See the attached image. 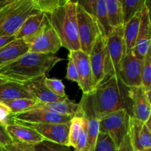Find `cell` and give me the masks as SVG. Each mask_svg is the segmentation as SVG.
<instances>
[{"mask_svg": "<svg viewBox=\"0 0 151 151\" xmlns=\"http://www.w3.org/2000/svg\"><path fill=\"white\" fill-rule=\"evenodd\" d=\"M62 60L55 55L27 52L0 68V77L7 81L22 83L38 77L47 76L49 72Z\"/></svg>", "mask_w": 151, "mask_h": 151, "instance_id": "1", "label": "cell"}, {"mask_svg": "<svg viewBox=\"0 0 151 151\" xmlns=\"http://www.w3.org/2000/svg\"><path fill=\"white\" fill-rule=\"evenodd\" d=\"M93 94L99 119L120 110L127 111L132 115L128 88L117 77L103 79L96 86Z\"/></svg>", "mask_w": 151, "mask_h": 151, "instance_id": "2", "label": "cell"}, {"mask_svg": "<svg viewBox=\"0 0 151 151\" xmlns=\"http://www.w3.org/2000/svg\"><path fill=\"white\" fill-rule=\"evenodd\" d=\"M47 17L62 47L69 52L81 50L77 22V1L66 0L62 5L47 15Z\"/></svg>", "mask_w": 151, "mask_h": 151, "instance_id": "3", "label": "cell"}, {"mask_svg": "<svg viewBox=\"0 0 151 151\" xmlns=\"http://www.w3.org/2000/svg\"><path fill=\"white\" fill-rule=\"evenodd\" d=\"M35 10L33 0H13L0 10V37L14 36Z\"/></svg>", "mask_w": 151, "mask_h": 151, "instance_id": "4", "label": "cell"}, {"mask_svg": "<svg viewBox=\"0 0 151 151\" xmlns=\"http://www.w3.org/2000/svg\"><path fill=\"white\" fill-rule=\"evenodd\" d=\"M125 55L123 26L114 28L105 39V78L116 76L119 78V66Z\"/></svg>", "mask_w": 151, "mask_h": 151, "instance_id": "5", "label": "cell"}, {"mask_svg": "<svg viewBox=\"0 0 151 151\" xmlns=\"http://www.w3.org/2000/svg\"><path fill=\"white\" fill-rule=\"evenodd\" d=\"M131 116L127 111L120 110L100 119V132L108 134L112 139L116 148L128 134Z\"/></svg>", "mask_w": 151, "mask_h": 151, "instance_id": "6", "label": "cell"}, {"mask_svg": "<svg viewBox=\"0 0 151 151\" xmlns=\"http://www.w3.org/2000/svg\"><path fill=\"white\" fill-rule=\"evenodd\" d=\"M77 22L81 50L89 55L94 42L100 33L97 21L85 11L77 1Z\"/></svg>", "mask_w": 151, "mask_h": 151, "instance_id": "7", "label": "cell"}, {"mask_svg": "<svg viewBox=\"0 0 151 151\" xmlns=\"http://www.w3.org/2000/svg\"><path fill=\"white\" fill-rule=\"evenodd\" d=\"M78 109L86 122L88 151H94L96 139L100 133V119L94 103L93 91L83 94L81 102L78 103Z\"/></svg>", "mask_w": 151, "mask_h": 151, "instance_id": "8", "label": "cell"}, {"mask_svg": "<svg viewBox=\"0 0 151 151\" xmlns=\"http://www.w3.org/2000/svg\"><path fill=\"white\" fill-rule=\"evenodd\" d=\"M24 42L29 47L28 52L39 54L55 55L62 47L58 36L50 24L35 36Z\"/></svg>", "mask_w": 151, "mask_h": 151, "instance_id": "9", "label": "cell"}, {"mask_svg": "<svg viewBox=\"0 0 151 151\" xmlns=\"http://www.w3.org/2000/svg\"><path fill=\"white\" fill-rule=\"evenodd\" d=\"M72 118V116H63L41 108H32L10 116L12 120L29 123L65 124L69 123Z\"/></svg>", "mask_w": 151, "mask_h": 151, "instance_id": "10", "label": "cell"}, {"mask_svg": "<svg viewBox=\"0 0 151 151\" xmlns=\"http://www.w3.org/2000/svg\"><path fill=\"white\" fill-rule=\"evenodd\" d=\"M142 60L139 59L134 52L124 55L119 66L118 76L122 83L128 88L142 86Z\"/></svg>", "mask_w": 151, "mask_h": 151, "instance_id": "11", "label": "cell"}, {"mask_svg": "<svg viewBox=\"0 0 151 151\" xmlns=\"http://www.w3.org/2000/svg\"><path fill=\"white\" fill-rule=\"evenodd\" d=\"M14 122L34 130L45 140L68 146V137H69L70 122L65 124H52L29 123V122H22L19 121H14Z\"/></svg>", "mask_w": 151, "mask_h": 151, "instance_id": "12", "label": "cell"}, {"mask_svg": "<svg viewBox=\"0 0 151 151\" xmlns=\"http://www.w3.org/2000/svg\"><path fill=\"white\" fill-rule=\"evenodd\" d=\"M68 56L76 65L78 73V86L83 94L91 93L95 89L92 71L90 64L89 56L81 50L69 52Z\"/></svg>", "mask_w": 151, "mask_h": 151, "instance_id": "13", "label": "cell"}, {"mask_svg": "<svg viewBox=\"0 0 151 151\" xmlns=\"http://www.w3.org/2000/svg\"><path fill=\"white\" fill-rule=\"evenodd\" d=\"M77 1L86 13L96 19L100 33L103 38H108L114 29L111 27L108 18L106 0H84Z\"/></svg>", "mask_w": 151, "mask_h": 151, "instance_id": "14", "label": "cell"}, {"mask_svg": "<svg viewBox=\"0 0 151 151\" xmlns=\"http://www.w3.org/2000/svg\"><path fill=\"white\" fill-rule=\"evenodd\" d=\"M48 24L49 21L47 15L34 10L24 21L19 31L15 34V39L27 41L41 32Z\"/></svg>", "mask_w": 151, "mask_h": 151, "instance_id": "15", "label": "cell"}, {"mask_svg": "<svg viewBox=\"0 0 151 151\" xmlns=\"http://www.w3.org/2000/svg\"><path fill=\"white\" fill-rule=\"evenodd\" d=\"M151 22L150 9L148 6L145 7L142 13L139 29L137 35L134 53L140 60H143L147 52L150 50Z\"/></svg>", "mask_w": 151, "mask_h": 151, "instance_id": "16", "label": "cell"}, {"mask_svg": "<svg viewBox=\"0 0 151 151\" xmlns=\"http://www.w3.org/2000/svg\"><path fill=\"white\" fill-rule=\"evenodd\" d=\"M128 134L136 151L151 149V131L144 122L130 116Z\"/></svg>", "mask_w": 151, "mask_h": 151, "instance_id": "17", "label": "cell"}, {"mask_svg": "<svg viewBox=\"0 0 151 151\" xmlns=\"http://www.w3.org/2000/svg\"><path fill=\"white\" fill-rule=\"evenodd\" d=\"M128 97L131 103V116L145 122L150 117L151 103L146 98L144 87L128 88Z\"/></svg>", "mask_w": 151, "mask_h": 151, "instance_id": "18", "label": "cell"}, {"mask_svg": "<svg viewBox=\"0 0 151 151\" xmlns=\"http://www.w3.org/2000/svg\"><path fill=\"white\" fill-rule=\"evenodd\" d=\"M105 39L100 34L88 55L95 88L105 78Z\"/></svg>", "mask_w": 151, "mask_h": 151, "instance_id": "19", "label": "cell"}, {"mask_svg": "<svg viewBox=\"0 0 151 151\" xmlns=\"http://www.w3.org/2000/svg\"><path fill=\"white\" fill-rule=\"evenodd\" d=\"M47 76H41L34 78L30 81L22 83L28 91L31 93L32 97L39 103H50L58 102L67 99L57 96L47 88L44 84V78Z\"/></svg>", "mask_w": 151, "mask_h": 151, "instance_id": "20", "label": "cell"}, {"mask_svg": "<svg viewBox=\"0 0 151 151\" xmlns=\"http://www.w3.org/2000/svg\"><path fill=\"white\" fill-rule=\"evenodd\" d=\"M5 129L13 141L34 145L45 140L35 131L14 121L6 125Z\"/></svg>", "mask_w": 151, "mask_h": 151, "instance_id": "21", "label": "cell"}, {"mask_svg": "<svg viewBox=\"0 0 151 151\" xmlns=\"http://www.w3.org/2000/svg\"><path fill=\"white\" fill-rule=\"evenodd\" d=\"M27 44L22 39H15L10 44L0 48V68L6 66L27 53Z\"/></svg>", "mask_w": 151, "mask_h": 151, "instance_id": "22", "label": "cell"}, {"mask_svg": "<svg viewBox=\"0 0 151 151\" xmlns=\"http://www.w3.org/2000/svg\"><path fill=\"white\" fill-rule=\"evenodd\" d=\"M21 98L34 99V97L27 88L19 83L7 81L0 85V101H9Z\"/></svg>", "mask_w": 151, "mask_h": 151, "instance_id": "23", "label": "cell"}, {"mask_svg": "<svg viewBox=\"0 0 151 151\" xmlns=\"http://www.w3.org/2000/svg\"><path fill=\"white\" fill-rule=\"evenodd\" d=\"M142 13H138L136 14L128 23H126L123 26L125 55L133 52L135 48L137 35H138L139 29Z\"/></svg>", "mask_w": 151, "mask_h": 151, "instance_id": "24", "label": "cell"}, {"mask_svg": "<svg viewBox=\"0 0 151 151\" xmlns=\"http://www.w3.org/2000/svg\"><path fill=\"white\" fill-rule=\"evenodd\" d=\"M33 108H41L55 112L60 115L73 117L78 110V104L67 98L62 101L54 102V103H38Z\"/></svg>", "mask_w": 151, "mask_h": 151, "instance_id": "25", "label": "cell"}, {"mask_svg": "<svg viewBox=\"0 0 151 151\" xmlns=\"http://www.w3.org/2000/svg\"><path fill=\"white\" fill-rule=\"evenodd\" d=\"M120 1L122 4L123 26L136 14L142 13L147 6L145 0H122Z\"/></svg>", "mask_w": 151, "mask_h": 151, "instance_id": "26", "label": "cell"}, {"mask_svg": "<svg viewBox=\"0 0 151 151\" xmlns=\"http://www.w3.org/2000/svg\"><path fill=\"white\" fill-rule=\"evenodd\" d=\"M108 18L113 29L123 26L122 4L119 0H106Z\"/></svg>", "mask_w": 151, "mask_h": 151, "instance_id": "27", "label": "cell"}, {"mask_svg": "<svg viewBox=\"0 0 151 151\" xmlns=\"http://www.w3.org/2000/svg\"><path fill=\"white\" fill-rule=\"evenodd\" d=\"M82 128V116L79 111L72 118L69 123V137H68V146L75 148Z\"/></svg>", "mask_w": 151, "mask_h": 151, "instance_id": "28", "label": "cell"}, {"mask_svg": "<svg viewBox=\"0 0 151 151\" xmlns=\"http://www.w3.org/2000/svg\"><path fill=\"white\" fill-rule=\"evenodd\" d=\"M4 103L7 104L11 109L12 115L16 114L21 113V112L32 109L39 103L37 100H34V99L28 98L16 99V100L4 101Z\"/></svg>", "mask_w": 151, "mask_h": 151, "instance_id": "29", "label": "cell"}, {"mask_svg": "<svg viewBox=\"0 0 151 151\" xmlns=\"http://www.w3.org/2000/svg\"><path fill=\"white\" fill-rule=\"evenodd\" d=\"M33 1L35 4V10L42 12L47 16L62 5L66 0H33Z\"/></svg>", "mask_w": 151, "mask_h": 151, "instance_id": "30", "label": "cell"}, {"mask_svg": "<svg viewBox=\"0 0 151 151\" xmlns=\"http://www.w3.org/2000/svg\"><path fill=\"white\" fill-rule=\"evenodd\" d=\"M94 151H117V148L108 134L100 132L96 139Z\"/></svg>", "mask_w": 151, "mask_h": 151, "instance_id": "31", "label": "cell"}, {"mask_svg": "<svg viewBox=\"0 0 151 151\" xmlns=\"http://www.w3.org/2000/svg\"><path fill=\"white\" fill-rule=\"evenodd\" d=\"M142 86L144 88L151 87V52H147L142 60V67L141 72Z\"/></svg>", "mask_w": 151, "mask_h": 151, "instance_id": "32", "label": "cell"}, {"mask_svg": "<svg viewBox=\"0 0 151 151\" xmlns=\"http://www.w3.org/2000/svg\"><path fill=\"white\" fill-rule=\"evenodd\" d=\"M44 84L49 90L56 94L57 96L63 98L68 97L65 92V86L61 80L57 78H49L45 77Z\"/></svg>", "mask_w": 151, "mask_h": 151, "instance_id": "33", "label": "cell"}, {"mask_svg": "<svg viewBox=\"0 0 151 151\" xmlns=\"http://www.w3.org/2000/svg\"><path fill=\"white\" fill-rule=\"evenodd\" d=\"M33 148L35 151H72L69 146L58 144L48 140H44L41 142L34 145Z\"/></svg>", "mask_w": 151, "mask_h": 151, "instance_id": "34", "label": "cell"}, {"mask_svg": "<svg viewBox=\"0 0 151 151\" xmlns=\"http://www.w3.org/2000/svg\"><path fill=\"white\" fill-rule=\"evenodd\" d=\"M12 115L11 109L7 104L2 101H0V125L5 127L13 121L10 119Z\"/></svg>", "mask_w": 151, "mask_h": 151, "instance_id": "35", "label": "cell"}, {"mask_svg": "<svg viewBox=\"0 0 151 151\" xmlns=\"http://www.w3.org/2000/svg\"><path fill=\"white\" fill-rule=\"evenodd\" d=\"M68 60L69 61H68L67 68H66V78L69 81L78 83L79 79H78V73L76 65H75L74 60L69 56H68Z\"/></svg>", "mask_w": 151, "mask_h": 151, "instance_id": "36", "label": "cell"}, {"mask_svg": "<svg viewBox=\"0 0 151 151\" xmlns=\"http://www.w3.org/2000/svg\"><path fill=\"white\" fill-rule=\"evenodd\" d=\"M5 151H35L33 145L24 144L17 141H13L10 145L4 147Z\"/></svg>", "mask_w": 151, "mask_h": 151, "instance_id": "37", "label": "cell"}, {"mask_svg": "<svg viewBox=\"0 0 151 151\" xmlns=\"http://www.w3.org/2000/svg\"><path fill=\"white\" fill-rule=\"evenodd\" d=\"M13 140L9 135L8 133L7 132L5 129V127L0 125V147H6L7 145L12 143Z\"/></svg>", "mask_w": 151, "mask_h": 151, "instance_id": "38", "label": "cell"}, {"mask_svg": "<svg viewBox=\"0 0 151 151\" xmlns=\"http://www.w3.org/2000/svg\"><path fill=\"white\" fill-rule=\"evenodd\" d=\"M117 151H136L131 144L128 134L124 137L122 142L117 147Z\"/></svg>", "mask_w": 151, "mask_h": 151, "instance_id": "39", "label": "cell"}, {"mask_svg": "<svg viewBox=\"0 0 151 151\" xmlns=\"http://www.w3.org/2000/svg\"><path fill=\"white\" fill-rule=\"evenodd\" d=\"M15 40L14 36H8V37H0V48H1L4 46L10 44L13 41Z\"/></svg>", "mask_w": 151, "mask_h": 151, "instance_id": "40", "label": "cell"}, {"mask_svg": "<svg viewBox=\"0 0 151 151\" xmlns=\"http://www.w3.org/2000/svg\"><path fill=\"white\" fill-rule=\"evenodd\" d=\"M13 0H0V10L4 8L7 4H10Z\"/></svg>", "mask_w": 151, "mask_h": 151, "instance_id": "41", "label": "cell"}, {"mask_svg": "<svg viewBox=\"0 0 151 151\" xmlns=\"http://www.w3.org/2000/svg\"><path fill=\"white\" fill-rule=\"evenodd\" d=\"M150 118H149L148 119H147V121H146L145 122V124L146 127H147V128H148V130H150V131H151V122H150Z\"/></svg>", "mask_w": 151, "mask_h": 151, "instance_id": "42", "label": "cell"}, {"mask_svg": "<svg viewBox=\"0 0 151 151\" xmlns=\"http://www.w3.org/2000/svg\"><path fill=\"white\" fill-rule=\"evenodd\" d=\"M7 80L6 79H4V78H1V77H0V85H1V84H3V83H6L7 82Z\"/></svg>", "mask_w": 151, "mask_h": 151, "instance_id": "43", "label": "cell"}, {"mask_svg": "<svg viewBox=\"0 0 151 151\" xmlns=\"http://www.w3.org/2000/svg\"><path fill=\"white\" fill-rule=\"evenodd\" d=\"M0 151H5V150L3 147H0Z\"/></svg>", "mask_w": 151, "mask_h": 151, "instance_id": "44", "label": "cell"}, {"mask_svg": "<svg viewBox=\"0 0 151 151\" xmlns=\"http://www.w3.org/2000/svg\"><path fill=\"white\" fill-rule=\"evenodd\" d=\"M142 151H151V149H147V150H142Z\"/></svg>", "mask_w": 151, "mask_h": 151, "instance_id": "45", "label": "cell"}]
</instances>
